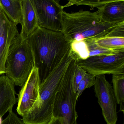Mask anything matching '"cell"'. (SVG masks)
<instances>
[{"mask_svg":"<svg viewBox=\"0 0 124 124\" xmlns=\"http://www.w3.org/2000/svg\"><path fill=\"white\" fill-rule=\"evenodd\" d=\"M96 76L87 72L85 76L80 81L77 93V99L82 95L83 91L87 88L93 86L95 82Z\"/></svg>","mask_w":124,"mask_h":124,"instance_id":"obj_18","label":"cell"},{"mask_svg":"<svg viewBox=\"0 0 124 124\" xmlns=\"http://www.w3.org/2000/svg\"><path fill=\"white\" fill-rule=\"evenodd\" d=\"M77 59V56L74 53L63 84L56 96L53 117L58 119L60 124H75L78 117L76 109L77 93L75 92L74 87V75Z\"/></svg>","mask_w":124,"mask_h":124,"instance_id":"obj_5","label":"cell"},{"mask_svg":"<svg viewBox=\"0 0 124 124\" xmlns=\"http://www.w3.org/2000/svg\"><path fill=\"white\" fill-rule=\"evenodd\" d=\"M22 29L19 35L27 38L38 27V20L32 0H22Z\"/></svg>","mask_w":124,"mask_h":124,"instance_id":"obj_12","label":"cell"},{"mask_svg":"<svg viewBox=\"0 0 124 124\" xmlns=\"http://www.w3.org/2000/svg\"><path fill=\"white\" fill-rule=\"evenodd\" d=\"M73 54L70 48L58 65L41 83L37 101L22 117L24 124H48L51 120L56 96L63 84Z\"/></svg>","mask_w":124,"mask_h":124,"instance_id":"obj_2","label":"cell"},{"mask_svg":"<svg viewBox=\"0 0 124 124\" xmlns=\"http://www.w3.org/2000/svg\"><path fill=\"white\" fill-rule=\"evenodd\" d=\"M48 124H60L58 119L57 118L53 117L51 120Z\"/></svg>","mask_w":124,"mask_h":124,"instance_id":"obj_20","label":"cell"},{"mask_svg":"<svg viewBox=\"0 0 124 124\" xmlns=\"http://www.w3.org/2000/svg\"><path fill=\"white\" fill-rule=\"evenodd\" d=\"M77 63L87 72L95 76L124 75V50L113 55H101L77 59Z\"/></svg>","mask_w":124,"mask_h":124,"instance_id":"obj_6","label":"cell"},{"mask_svg":"<svg viewBox=\"0 0 124 124\" xmlns=\"http://www.w3.org/2000/svg\"><path fill=\"white\" fill-rule=\"evenodd\" d=\"M113 90L117 104L120 105V110L124 112V75H112Z\"/></svg>","mask_w":124,"mask_h":124,"instance_id":"obj_16","label":"cell"},{"mask_svg":"<svg viewBox=\"0 0 124 124\" xmlns=\"http://www.w3.org/2000/svg\"><path fill=\"white\" fill-rule=\"evenodd\" d=\"M14 83L6 75L0 77V116L13 109L17 102Z\"/></svg>","mask_w":124,"mask_h":124,"instance_id":"obj_11","label":"cell"},{"mask_svg":"<svg viewBox=\"0 0 124 124\" xmlns=\"http://www.w3.org/2000/svg\"><path fill=\"white\" fill-rule=\"evenodd\" d=\"M0 8L11 21L17 25L22 21V0H0Z\"/></svg>","mask_w":124,"mask_h":124,"instance_id":"obj_14","label":"cell"},{"mask_svg":"<svg viewBox=\"0 0 124 124\" xmlns=\"http://www.w3.org/2000/svg\"><path fill=\"white\" fill-rule=\"evenodd\" d=\"M86 73L87 72L77 63L74 79V90L75 93H77L79 84L85 76Z\"/></svg>","mask_w":124,"mask_h":124,"instance_id":"obj_19","label":"cell"},{"mask_svg":"<svg viewBox=\"0 0 124 124\" xmlns=\"http://www.w3.org/2000/svg\"><path fill=\"white\" fill-rule=\"evenodd\" d=\"M94 86L95 96L107 124H116L117 120V102L111 85L105 75L96 76Z\"/></svg>","mask_w":124,"mask_h":124,"instance_id":"obj_8","label":"cell"},{"mask_svg":"<svg viewBox=\"0 0 124 124\" xmlns=\"http://www.w3.org/2000/svg\"><path fill=\"white\" fill-rule=\"evenodd\" d=\"M75 124H78L77 122H76L75 123Z\"/></svg>","mask_w":124,"mask_h":124,"instance_id":"obj_22","label":"cell"},{"mask_svg":"<svg viewBox=\"0 0 124 124\" xmlns=\"http://www.w3.org/2000/svg\"><path fill=\"white\" fill-rule=\"evenodd\" d=\"M40 83L57 67L71 48L62 32L39 27L27 38Z\"/></svg>","mask_w":124,"mask_h":124,"instance_id":"obj_1","label":"cell"},{"mask_svg":"<svg viewBox=\"0 0 124 124\" xmlns=\"http://www.w3.org/2000/svg\"><path fill=\"white\" fill-rule=\"evenodd\" d=\"M39 27L62 32L63 9L58 0H32Z\"/></svg>","mask_w":124,"mask_h":124,"instance_id":"obj_7","label":"cell"},{"mask_svg":"<svg viewBox=\"0 0 124 124\" xmlns=\"http://www.w3.org/2000/svg\"><path fill=\"white\" fill-rule=\"evenodd\" d=\"M98 10L103 22L109 24L124 22V0H110Z\"/></svg>","mask_w":124,"mask_h":124,"instance_id":"obj_13","label":"cell"},{"mask_svg":"<svg viewBox=\"0 0 124 124\" xmlns=\"http://www.w3.org/2000/svg\"><path fill=\"white\" fill-rule=\"evenodd\" d=\"M93 39L97 45L103 48L112 50L124 49V38L104 37Z\"/></svg>","mask_w":124,"mask_h":124,"instance_id":"obj_15","label":"cell"},{"mask_svg":"<svg viewBox=\"0 0 124 124\" xmlns=\"http://www.w3.org/2000/svg\"><path fill=\"white\" fill-rule=\"evenodd\" d=\"M63 24L62 33L71 43L111 37L113 30L120 23L109 24L103 22L99 10L91 12L80 10L75 13L63 11Z\"/></svg>","mask_w":124,"mask_h":124,"instance_id":"obj_3","label":"cell"},{"mask_svg":"<svg viewBox=\"0 0 124 124\" xmlns=\"http://www.w3.org/2000/svg\"><path fill=\"white\" fill-rule=\"evenodd\" d=\"M40 84L38 70L34 66L18 95L16 110L20 116L23 117L27 114L37 101L39 97Z\"/></svg>","mask_w":124,"mask_h":124,"instance_id":"obj_9","label":"cell"},{"mask_svg":"<svg viewBox=\"0 0 124 124\" xmlns=\"http://www.w3.org/2000/svg\"><path fill=\"white\" fill-rule=\"evenodd\" d=\"M109 0H71L66 5L64 6H62V8L63 9L66 7H69L73 5H76L77 6L80 5H85L91 7V10H93L95 8H97L98 9L102 7L103 6L106 4L107 3L110 1Z\"/></svg>","mask_w":124,"mask_h":124,"instance_id":"obj_17","label":"cell"},{"mask_svg":"<svg viewBox=\"0 0 124 124\" xmlns=\"http://www.w3.org/2000/svg\"><path fill=\"white\" fill-rule=\"evenodd\" d=\"M19 33L17 25L0 8V75L5 74V63L9 48Z\"/></svg>","mask_w":124,"mask_h":124,"instance_id":"obj_10","label":"cell"},{"mask_svg":"<svg viewBox=\"0 0 124 124\" xmlns=\"http://www.w3.org/2000/svg\"><path fill=\"white\" fill-rule=\"evenodd\" d=\"M34 66V58L27 38L19 35L9 48L5 63V74L16 86L27 80Z\"/></svg>","mask_w":124,"mask_h":124,"instance_id":"obj_4","label":"cell"},{"mask_svg":"<svg viewBox=\"0 0 124 124\" xmlns=\"http://www.w3.org/2000/svg\"><path fill=\"white\" fill-rule=\"evenodd\" d=\"M2 117L0 116V124H2Z\"/></svg>","mask_w":124,"mask_h":124,"instance_id":"obj_21","label":"cell"}]
</instances>
